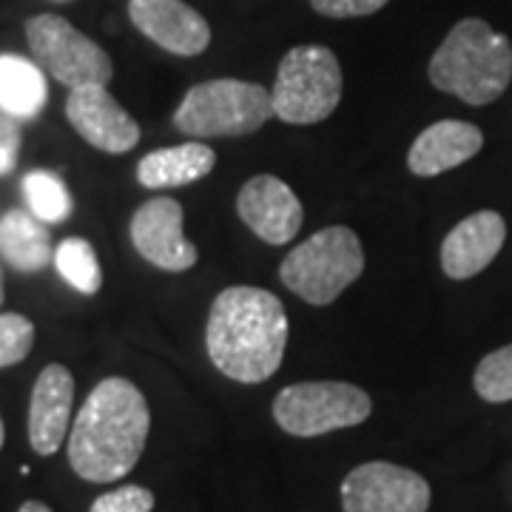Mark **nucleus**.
I'll return each instance as SVG.
<instances>
[{
    "mask_svg": "<svg viewBox=\"0 0 512 512\" xmlns=\"http://www.w3.org/2000/svg\"><path fill=\"white\" fill-rule=\"evenodd\" d=\"M205 345L222 376L242 384L265 382L285 359V305L265 288H225L208 313Z\"/></svg>",
    "mask_w": 512,
    "mask_h": 512,
    "instance_id": "obj_1",
    "label": "nucleus"
},
{
    "mask_svg": "<svg viewBox=\"0 0 512 512\" xmlns=\"http://www.w3.org/2000/svg\"><path fill=\"white\" fill-rule=\"evenodd\" d=\"M151 410L140 387L111 376L94 387L69 433V461L80 478L111 484L134 470L146 450Z\"/></svg>",
    "mask_w": 512,
    "mask_h": 512,
    "instance_id": "obj_2",
    "label": "nucleus"
},
{
    "mask_svg": "<svg viewBox=\"0 0 512 512\" xmlns=\"http://www.w3.org/2000/svg\"><path fill=\"white\" fill-rule=\"evenodd\" d=\"M427 77L439 92L470 106H490L510 86L512 43L484 20H461L430 57Z\"/></svg>",
    "mask_w": 512,
    "mask_h": 512,
    "instance_id": "obj_3",
    "label": "nucleus"
},
{
    "mask_svg": "<svg viewBox=\"0 0 512 512\" xmlns=\"http://www.w3.org/2000/svg\"><path fill=\"white\" fill-rule=\"evenodd\" d=\"M365 271V251L356 231L330 225L299 242L279 265V279L308 305L325 308L336 302Z\"/></svg>",
    "mask_w": 512,
    "mask_h": 512,
    "instance_id": "obj_4",
    "label": "nucleus"
},
{
    "mask_svg": "<svg viewBox=\"0 0 512 512\" xmlns=\"http://www.w3.org/2000/svg\"><path fill=\"white\" fill-rule=\"evenodd\" d=\"M274 114L271 92L259 83L220 77L188 89L174 126L188 137H245L265 126Z\"/></svg>",
    "mask_w": 512,
    "mask_h": 512,
    "instance_id": "obj_5",
    "label": "nucleus"
},
{
    "mask_svg": "<svg viewBox=\"0 0 512 512\" xmlns=\"http://www.w3.org/2000/svg\"><path fill=\"white\" fill-rule=\"evenodd\" d=\"M342 100V66L328 46H296L276 72L274 117L291 126H313L330 117Z\"/></svg>",
    "mask_w": 512,
    "mask_h": 512,
    "instance_id": "obj_6",
    "label": "nucleus"
},
{
    "mask_svg": "<svg viewBox=\"0 0 512 512\" xmlns=\"http://www.w3.org/2000/svg\"><path fill=\"white\" fill-rule=\"evenodd\" d=\"M373 402L362 387L348 382H299L274 399L276 424L299 439L356 427L370 416Z\"/></svg>",
    "mask_w": 512,
    "mask_h": 512,
    "instance_id": "obj_7",
    "label": "nucleus"
},
{
    "mask_svg": "<svg viewBox=\"0 0 512 512\" xmlns=\"http://www.w3.org/2000/svg\"><path fill=\"white\" fill-rule=\"evenodd\" d=\"M26 40L37 66L69 92L80 86H106L114 74L106 49L97 46L89 35L77 32L60 15H37L26 20Z\"/></svg>",
    "mask_w": 512,
    "mask_h": 512,
    "instance_id": "obj_8",
    "label": "nucleus"
},
{
    "mask_svg": "<svg viewBox=\"0 0 512 512\" xmlns=\"http://www.w3.org/2000/svg\"><path fill=\"white\" fill-rule=\"evenodd\" d=\"M345 512H427L430 484L399 464L367 461L342 481Z\"/></svg>",
    "mask_w": 512,
    "mask_h": 512,
    "instance_id": "obj_9",
    "label": "nucleus"
},
{
    "mask_svg": "<svg viewBox=\"0 0 512 512\" xmlns=\"http://www.w3.org/2000/svg\"><path fill=\"white\" fill-rule=\"evenodd\" d=\"M183 205L171 197L143 202L131 217V242L137 254L160 271L180 274L197 265L200 251L183 234Z\"/></svg>",
    "mask_w": 512,
    "mask_h": 512,
    "instance_id": "obj_10",
    "label": "nucleus"
},
{
    "mask_svg": "<svg viewBox=\"0 0 512 512\" xmlns=\"http://www.w3.org/2000/svg\"><path fill=\"white\" fill-rule=\"evenodd\" d=\"M66 117L72 128L106 154H126L140 143V126L106 86H80L66 97Z\"/></svg>",
    "mask_w": 512,
    "mask_h": 512,
    "instance_id": "obj_11",
    "label": "nucleus"
},
{
    "mask_svg": "<svg viewBox=\"0 0 512 512\" xmlns=\"http://www.w3.org/2000/svg\"><path fill=\"white\" fill-rule=\"evenodd\" d=\"M237 211L239 220L268 245L291 242L305 220L302 202L293 194L291 185L282 183L279 177H271V174H259L242 185L237 197Z\"/></svg>",
    "mask_w": 512,
    "mask_h": 512,
    "instance_id": "obj_12",
    "label": "nucleus"
},
{
    "mask_svg": "<svg viewBox=\"0 0 512 512\" xmlns=\"http://www.w3.org/2000/svg\"><path fill=\"white\" fill-rule=\"evenodd\" d=\"M128 18L171 55H202L211 43L208 20L183 0H128Z\"/></svg>",
    "mask_w": 512,
    "mask_h": 512,
    "instance_id": "obj_13",
    "label": "nucleus"
},
{
    "mask_svg": "<svg viewBox=\"0 0 512 512\" xmlns=\"http://www.w3.org/2000/svg\"><path fill=\"white\" fill-rule=\"evenodd\" d=\"M74 376L69 367L49 365L37 376L29 402V444L37 456H55L72 424Z\"/></svg>",
    "mask_w": 512,
    "mask_h": 512,
    "instance_id": "obj_14",
    "label": "nucleus"
},
{
    "mask_svg": "<svg viewBox=\"0 0 512 512\" xmlns=\"http://www.w3.org/2000/svg\"><path fill=\"white\" fill-rule=\"evenodd\" d=\"M507 239V222L498 211H476L458 222L441 242V268L450 279L481 274Z\"/></svg>",
    "mask_w": 512,
    "mask_h": 512,
    "instance_id": "obj_15",
    "label": "nucleus"
},
{
    "mask_svg": "<svg viewBox=\"0 0 512 512\" xmlns=\"http://www.w3.org/2000/svg\"><path fill=\"white\" fill-rule=\"evenodd\" d=\"M481 148H484L481 128L464 120H439L416 137L407 154V168L416 177H439L444 171H453L467 160H473Z\"/></svg>",
    "mask_w": 512,
    "mask_h": 512,
    "instance_id": "obj_16",
    "label": "nucleus"
},
{
    "mask_svg": "<svg viewBox=\"0 0 512 512\" xmlns=\"http://www.w3.org/2000/svg\"><path fill=\"white\" fill-rule=\"evenodd\" d=\"M214 165H217L214 148H208L205 143H183V146H168L146 154L137 163V180L154 191L177 188L208 177Z\"/></svg>",
    "mask_w": 512,
    "mask_h": 512,
    "instance_id": "obj_17",
    "label": "nucleus"
},
{
    "mask_svg": "<svg viewBox=\"0 0 512 512\" xmlns=\"http://www.w3.org/2000/svg\"><path fill=\"white\" fill-rule=\"evenodd\" d=\"M0 256L15 271L35 274L52 262V237L46 225L37 220L32 211H9L0 217Z\"/></svg>",
    "mask_w": 512,
    "mask_h": 512,
    "instance_id": "obj_18",
    "label": "nucleus"
},
{
    "mask_svg": "<svg viewBox=\"0 0 512 512\" xmlns=\"http://www.w3.org/2000/svg\"><path fill=\"white\" fill-rule=\"evenodd\" d=\"M49 86L43 69L20 55H0V111L15 120H35L46 109Z\"/></svg>",
    "mask_w": 512,
    "mask_h": 512,
    "instance_id": "obj_19",
    "label": "nucleus"
},
{
    "mask_svg": "<svg viewBox=\"0 0 512 512\" xmlns=\"http://www.w3.org/2000/svg\"><path fill=\"white\" fill-rule=\"evenodd\" d=\"M55 268L57 274L63 276L74 291L86 293V296L97 293L100 285H103V268H100L97 251H94L89 239H63L55 251Z\"/></svg>",
    "mask_w": 512,
    "mask_h": 512,
    "instance_id": "obj_20",
    "label": "nucleus"
},
{
    "mask_svg": "<svg viewBox=\"0 0 512 512\" xmlns=\"http://www.w3.org/2000/svg\"><path fill=\"white\" fill-rule=\"evenodd\" d=\"M23 197L40 222H63L72 214V194L52 171H29L23 177Z\"/></svg>",
    "mask_w": 512,
    "mask_h": 512,
    "instance_id": "obj_21",
    "label": "nucleus"
},
{
    "mask_svg": "<svg viewBox=\"0 0 512 512\" xmlns=\"http://www.w3.org/2000/svg\"><path fill=\"white\" fill-rule=\"evenodd\" d=\"M473 387L484 402H512V345L493 350L478 362Z\"/></svg>",
    "mask_w": 512,
    "mask_h": 512,
    "instance_id": "obj_22",
    "label": "nucleus"
},
{
    "mask_svg": "<svg viewBox=\"0 0 512 512\" xmlns=\"http://www.w3.org/2000/svg\"><path fill=\"white\" fill-rule=\"evenodd\" d=\"M35 348V325L20 313H0V367L23 362Z\"/></svg>",
    "mask_w": 512,
    "mask_h": 512,
    "instance_id": "obj_23",
    "label": "nucleus"
},
{
    "mask_svg": "<svg viewBox=\"0 0 512 512\" xmlns=\"http://www.w3.org/2000/svg\"><path fill=\"white\" fill-rule=\"evenodd\" d=\"M154 510V493L137 484H126L117 487L111 493H103L94 498L92 510L89 512H151Z\"/></svg>",
    "mask_w": 512,
    "mask_h": 512,
    "instance_id": "obj_24",
    "label": "nucleus"
},
{
    "mask_svg": "<svg viewBox=\"0 0 512 512\" xmlns=\"http://www.w3.org/2000/svg\"><path fill=\"white\" fill-rule=\"evenodd\" d=\"M390 0H311V6L325 18H367L384 9Z\"/></svg>",
    "mask_w": 512,
    "mask_h": 512,
    "instance_id": "obj_25",
    "label": "nucleus"
},
{
    "mask_svg": "<svg viewBox=\"0 0 512 512\" xmlns=\"http://www.w3.org/2000/svg\"><path fill=\"white\" fill-rule=\"evenodd\" d=\"M20 143H23V137H20L18 120L9 117V114H0V177L15 171L20 157Z\"/></svg>",
    "mask_w": 512,
    "mask_h": 512,
    "instance_id": "obj_26",
    "label": "nucleus"
},
{
    "mask_svg": "<svg viewBox=\"0 0 512 512\" xmlns=\"http://www.w3.org/2000/svg\"><path fill=\"white\" fill-rule=\"evenodd\" d=\"M18 512H52V507H46L43 501H26Z\"/></svg>",
    "mask_w": 512,
    "mask_h": 512,
    "instance_id": "obj_27",
    "label": "nucleus"
},
{
    "mask_svg": "<svg viewBox=\"0 0 512 512\" xmlns=\"http://www.w3.org/2000/svg\"><path fill=\"white\" fill-rule=\"evenodd\" d=\"M3 439H6V430H3V419H0V447H3Z\"/></svg>",
    "mask_w": 512,
    "mask_h": 512,
    "instance_id": "obj_28",
    "label": "nucleus"
},
{
    "mask_svg": "<svg viewBox=\"0 0 512 512\" xmlns=\"http://www.w3.org/2000/svg\"><path fill=\"white\" fill-rule=\"evenodd\" d=\"M0 302H3V274H0Z\"/></svg>",
    "mask_w": 512,
    "mask_h": 512,
    "instance_id": "obj_29",
    "label": "nucleus"
}]
</instances>
